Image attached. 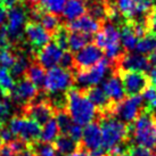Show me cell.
Listing matches in <instances>:
<instances>
[{"mask_svg":"<svg viewBox=\"0 0 156 156\" xmlns=\"http://www.w3.org/2000/svg\"><path fill=\"white\" fill-rule=\"evenodd\" d=\"M42 0H26V2L31 6H35V5H38L39 2H41Z\"/></svg>","mask_w":156,"mask_h":156,"instance_id":"cell-50","label":"cell"},{"mask_svg":"<svg viewBox=\"0 0 156 156\" xmlns=\"http://www.w3.org/2000/svg\"><path fill=\"white\" fill-rule=\"evenodd\" d=\"M24 34L29 44H31L32 47L33 55H35L41 48H44L46 44H49V40L51 38V34L46 29H44L40 23L33 22V21L26 23Z\"/></svg>","mask_w":156,"mask_h":156,"instance_id":"cell-13","label":"cell"},{"mask_svg":"<svg viewBox=\"0 0 156 156\" xmlns=\"http://www.w3.org/2000/svg\"><path fill=\"white\" fill-rule=\"evenodd\" d=\"M26 12L21 6H16L9 9L7 13V26L6 30L8 33L9 40L13 42H20L24 34L26 25Z\"/></svg>","mask_w":156,"mask_h":156,"instance_id":"cell-11","label":"cell"},{"mask_svg":"<svg viewBox=\"0 0 156 156\" xmlns=\"http://www.w3.org/2000/svg\"><path fill=\"white\" fill-rule=\"evenodd\" d=\"M14 136L13 132L10 131L8 126H0V139H1V141H5V143H12L14 139Z\"/></svg>","mask_w":156,"mask_h":156,"instance_id":"cell-42","label":"cell"},{"mask_svg":"<svg viewBox=\"0 0 156 156\" xmlns=\"http://www.w3.org/2000/svg\"><path fill=\"white\" fill-rule=\"evenodd\" d=\"M103 49L96 44H89L74 55V67L78 71L90 69L98 64L103 59Z\"/></svg>","mask_w":156,"mask_h":156,"instance_id":"cell-14","label":"cell"},{"mask_svg":"<svg viewBox=\"0 0 156 156\" xmlns=\"http://www.w3.org/2000/svg\"><path fill=\"white\" fill-rule=\"evenodd\" d=\"M37 22L40 23L44 29L52 34L55 33L59 27H61V20L58 17V15H55V14L48 13V12H44V9L41 10L39 17L37 20Z\"/></svg>","mask_w":156,"mask_h":156,"instance_id":"cell-25","label":"cell"},{"mask_svg":"<svg viewBox=\"0 0 156 156\" xmlns=\"http://www.w3.org/2000/svg\"><path fill=\"white\" fill-rule=\"evenodd\" d=\"M16 156H37V155H35V153L33 152V151L30 148V146H29V147L26 148V149H24L23 152L17 153Z\"/></svg>","mask_w":156,"mask_h":156,"instance_id":"cell-47","label":"cell"},{"mask_svg":"<svg viewBox=\"0 0 156 156\" xmlns=\"http://www.w3.org/2000/svg\"><path fill=\"white\" fill-rule=\"evenodd\" d=\"M130 140L132 139L137 146L156 149V116L155 114L144 108L139 116L129 124Z\"/></svg>","mask_w":156,"mask_h":156,"instance_id":"cell-3","label":"cell"},{"mask_svg":"<svg viewBox=\"0 0 156 156\" xmlns=\"http://www.w3.org/2000/svg\"><path fill=\"white\" fill-rule=\"evenodd\" d=\"M23 115L33 120L40 126H44L55 116V112L47 100L42 98L40 100H33L31 104L23 107Z\"/></svg>","mask_w":156,"mask_h":156,"instance_id":"cell-12","label":"cell"},{"mask_svg":"<svg viewBox=\"0 0 156 156\" xmlns=\"http://www.w3.org/2000/svg\"><path fill=\"white\" fill-rule=\"evenodd\" d=\"M0 156H16V153L10 146V144H6L0 148Z\"/></svg>","mask_w":156,"mask_h":156,"instance_id":"cell-43","label":"cell"},{"mask_svg":"<svg viewBox=\"0 0 156 156\" xmlns=\"http://www.w3.org/2000/svg\"><path fill=\"white\" fill-rule=\"evenodd\" d=\"M90 35L81 33V32H69V49L71 51L78 52L89 44Z\"/></svg>","mask_w":156,"mask_h":156,"instance_id":"cell-27","label":"cell"},{"mask_svg":"<svg viewBox=\"0 0 156 156\" xmlns=\"http://www.w3.org/2000/svg\"><path fill=\"white\" fill-rule=\"evenodd\" d=\"M146 24L148 27V32L156 35V7H154L146 18Z\"/></svg>","mask_w":156,"mask_h":156,"instance_id":"cell-41","label":"cell"},{"mask_svg":"<svg viewBox=\"0 0 156 156\" xmlns=\"http://www.w3.org/2000/svg\"><path fill=\"white\" fill-rule=\"evenodd\" d=\"M67 156H91V154L81 147L80 149H78L76 152L72 153V154H69V155H67Z\"/></svg>","mask_w":156,"mask_h":156,"instance_id":"cell-45","label":"cell"},{"mask_svg":"<svg viewBox=\"0 0 156 156\" xmlns=\"http://www.w3.org/2000/svg\"><path fill=\"white\" fill-rule=\"evenodd\" d=\"M87 12V2L84 0H67L65 8L63 10V16L69 21H74L81 17Z\"/></svg>","mask_w":156,"mask_h":156,"instance_id":"cell-22","label":"cell"},{"mask_svg":"<svg viewBox=\"0 0 156 156\" xmlns=\"http://www.w3.org/2000/svg\"><path fill=\"white\" fill-rule=\"evenodd\" d=\"M112 66H114V63L107 58H103L98 64L90 69L78 71V73L74 75V82L78 84L79 89L81 90L96 87L104 80Z\"/></svg>","mask_w":156,"mask_h":156,"instance_id":"cell-6","label":"cell"},{"mask_svg":"<svg viewBox=\"0 0 156 156\" xmlns=\"http://www.w3.org/2000/svg\"><path fill=\"white\" fill-rule=\"evenodd\" d=\"M56 121L58 123L59 130H61L62 134H66L69 132V128L73 126V120L69 116V114L67 111H62V112L56 113Z\"/></svg>","mask_w":156,"mask_h":156,"instance_id":"cell-35","label":"cell"},{"mask_svg":"<svg viewBox=\"0 0 156 156\" xmlns=\"http://www.w3.org/2000/svg\"><path fill=\"white\" fill-rule=\"evenodd\" d=\"M63 52L64 51L55 42H51V44H46L44 48H41L34 56L37 58V62L44 69H50L52 67H56L59 64Z\"/></svg>","mask_w":156,"mask_h":156,"instance_id":"cell-18","label":"cell"},{"mask_svg":"<svg viewBox=\"0 0 156 156\" xmlns=\"http://www.w3.org/2000/svg\"><path fill=\"white\" fill-rule=\"evenodd\" d=\"M15 87L14 76L7 69L0 67V89L2 90L5 96L10 95Z\"/></svg>","mask_w":156,"mask_h":156,"instance_id":"cell-30","label":"cell"},{"mask_svg":"<svg viewBox=\"0 0 156 156\" xmlns=\"http://www.w3.org/2000/svg\"><path fill=\"white\" fill-rule=\"evenodd\" d=\"M0 1L2 2V5H4L6 8L12 9V8H14V7L18 6V2H20L21 0H0Z\"/></svg>","mask_w":156,"mask_h":156,"instance_id":"cell-44","label":"cell"},{"mask_svg":"<svg viewBox=\"0 0 156 156\" xmlns=\"http://www.w3.org/2000/svg\"><path fill=\"white\" fill-rule=\"evenodd\" d=\"M155 87H156V84H155Z\"/></svg>","mask_w":156,"mask_h":156,"instance_id":"cell-54","label":"cell"},{"mask_svg":"<svg viewBox=\"0 0 156 156\" xmlns=\"http://www.w3.org/2000/svg\"><path fill=\"white\" fill-rule=\"evenodd\" d=\"M69 32H81L84 34L91 35L97 33L101 29V23L96 21L90 15H83L81 17L71 21L66 24Z\"/></svg>","mask_w":156,"mask_h":156,"instance_id":"cell-19","label":"cell"},{"mask_svg":"<svg viewBox=\"0 0 156 156\" xmlns=\"http://www.w3.org/2000/svg\"><path fill=\"white\" fill-rule=\"evenodd\" d=\"M67 0H42L40 2V7L44 9V12L55 14H62L65 8V5Z\"/></svg>","mask_w":156,"mask_h":156,"instance_id":"cell-32","label":"cell"},{"mask_svg":"<svg viewBox=\"0 0 156 156\" xmlns=\"http://www.w3.org/2000/svg\"><path fill=\"white\" fill-rule=\"evenodd\" d=\"M2 147V146H1V139H0V148Z\"/></svg>","mask_w":156,"mask_h":156,"instance_id":"cell-53","label":"cell"},{"mask_svg":"<svg viewBox=\"0 0 156 156\" xmlns=\"http://www.w3.org/2000/svg\"><path fill=\"white\" fill-rule=\"evenodd\" d=\"M16 61V56L9 48H0V67L12 69Z\"/></svg>","mask_w":156,"mask_h":156,"instance_id":"cell-36","label":"cell"},{"mask_svg":"<svg viewBox=\"0 0 156 156\" xmlns=\"http://www.w3.org/2000/svg\"><path fill=\"white\" fill-rule=\"evenodd\" d=\"M8 128L15 137H18L27 145L37 143L41 136L40 124L24 115H16L10 119Z\"/></svg>","mask_w":156,"mask_h":156,"instance_id":"cell-7","label":"cell"},{"mask_svg":"<svg viewBox=\"0 0 156 156\" xmlns=\"http://www.w3.org/2000/svg\"><path fill=\"white\" fill-rule=\"evenodd\" d=\"M115 69L132 71V72H146L149 71V59L145 55L134 52H123L122 56L114 63ZM114 69V71H115Z\"/></svg>","mask_w":156,"mask_h":156,"instance_id":"cell-15","label":"cell"},{"mask_svg":"<svg viewBox=\"0 0 156 156\" xmlns=\"http://www.w3.org/2000/svg\"><path fill=\"white\" fill-rule=\"evenodd\" d=\"M67 113L74 123L79 126H88L98 115L95 105L87 97L86 92L79 88H71L67 92Z\"/></svg>","mask_w":156,"mask_h":156,"instance_id":"cell-1","label":"cell"},{"mask_svg":"<svg viewBox=\"0 0 156 156\" xmlns=\"http://www.w3.org/2000/svg\"><path fill=\"white\" fill-rule=\"evenodd\" d=\"M74 83V75L69 69L52 67L47 72L44 90L47 94H64L69 91Z\"/></svg>","mask_w":156,"mask_h":156,"instance_id":"cell-8","label":"cell"},{"mask_svg":"<svg viewBox=\"0 0 156 156\" xmlns=\"http://www.w3.org/2000/svg\"><path fill=\"white\" fill-rule=\"evenodd\" d=\"M137 51L141 55H152L153 52L156 50V35L152 34V33H148L144 38L138 41L137 44Z\"/></svg>","mask_w":156,"mask_h":156,"instance_id":"cell-29","label":"cell"},{"mask_svg":"<svg viewBox=\"0 0 156 156\" xmlns=\"http://www.w3.org/2000/svg\"><path fill=\"white\" fill-rule=\"evenodd\" d=\"M4 92H2V90H1V89H0V97H4Z\"/></svg>","mask_w":156,"mask_h":156,"instance_id":"cell-52","label":"cell"},{"mask_svg":"<svg viewBox=\"0 0 156 156\" xmlns=\"http://www.w3.org/2000/svg\"><path fill=\"white\" fill-rule=\"evenodd\" d=\"M66 134H67L69 137H71L73 140H75L76 143L81 144V139H82V136H83L82 126L76 124V123H73V126L69 128V132H67Z\"/></svg>","mask_w":156,"mask_h":156,"instance_id":"cell-40","label":"cell"},{"mask_svg":"<svg viewBox=\"0 0 156 156\" xmlns=\"http://www.w3.org/2000/svg\"><path fill=\"white\" fill-rule=\"evenodd\" d=\"M105 1H106V0H105Z\"/></svg>","mask_w":156,"mask_h":156,"instance_id":"cell-55","label":"cell"},{"mask_svg":"<svg viewBox=\"0 0 156 156\" xmlns=\"http://www.w3.org/2000/svg\"><path fill=\"white\" fill-rule=\"evenodd\" d=\"M38 94H39V89L29 79L22 78L15 84L10 96L15 104L25 107L38 97Z\"/></svg>","mask_w":156,"mask_h":156,"instance_id":"cell-16","label":"cell"},{"mask_svg":"<svg viewBox=\"0 0 156 156\" xmlns=\"http://www.w3.org/2000/svg\"><path fill=\"white\" fill-rule=\"evenodd\" d=\"M115 72L119 74L123 84L124 92L129 97L139 96L140 94H143L151 82L148 75H146V73L144 72H132V71H121V69H115Z\"/></svg>","mask_w":156,"mask_h":156,"instance_id":"cell-10","label":"cell"},{"mask_svg":"<svg viewBox=\"0 0 156 156\" xmlns=\"http://www.w3.org/2000/svg\"><path fill=\"white\" fill-rule=\"evenodd\" d=\"M81 147L92 154L94 152L103 148L101 129L98 121L91 122L83 129V136L81 139Z\"/></svg>","mask_w":156,"mask_h":156,"instance_id":"cell-17","label":"cell"},{"mask_svg":"<svg viewBox=\"0 0 156 156\" xmlns=\"http://www.w3.org/2000/svg\"><path fill=\"white\" fill-rule=\"evenodd\" d=\"M59 126L57 123L56 119L54 117L50 121L46 123L44 128L41 129V136H40V140L41 143L44 144H52L56 141V139L59 137Z\"/></svg>","mask_w":156,"mask_h":156,"instance_id":"cell-26","label":"cell"},{"mask_svg":"<svg viewBox=\"0 0 156 156\" xmlns=\"http://www.w3.org/2000/svg\"><path fill=\"white\" fill-rule=\"evenodd\" d=\"M143 97L140 96L128 97L113 106L111 115L124 123L131 124L139 116V114L143 112Z\"/></svg>","mask_w":156,"mask_h":156,"instance_id":"cell-9","label":"cell"},{"mask_svg":"<svg viewBox=\"0 0 156 156\" xmlns=\"http://www.w3.org/2000/svg\"><path fill=\"white\" fill-rule=\"evenodd\" d=\"M30 148L35 153L37 156H57V152L51 144H44V143H37L29 145Z\"/></svg>","mask_w":156,"mask_h":156,"instance_id":"cell-33","label":"cell"},{"mask_svg":"<svg viewBox=\"0 0 156 156\" xmlns=\"http://www.w3.org/2000/svg\"><path fill=\"white\" fill-rule=\"evenodd\" d=\"M69 31L65 26H61L58 30L52 33L54 35V42L61 48L62 50H66L69 48Z\"/></svg>","mask_w":156,"mask_h":156,"instance_id":"cell-34","label":"cell"},{"mask_svg":"<svg viewBox=\"0 0 156 156\" xmlns=\"http://www.w3.org/2000/svg\"><path fill=\"white\" fill-rule=\"evenodd\" d=\"M113 4L126 22L146 21L154 9L153 0H114Z\"/></svg>","mask_w":156,"mask_h":156,"instance_id":"cell-5","label":"cell"},{"mask_svg":"<svg viewBox=\"0 0 156 156\" xmlns=\"http://www.w3.org/2000/svg\"><path fill=\"white\" fill-rule=\"evenodd\" d=\"M54 148L58 154H61L63 156H67L72 153L76 152L78 149L81 148V144L76 143L75 140L69 137L67 134H61L58 138L56 139V141L54 143Z\"/></svg>","mask_w":156,"mask_h":156,"instance_id":"cell-21","label":"cell"},{"mask_svg":"<svg viewBox=\"0 0 156 156\" xmlns=\"http://www.w3.org/2000/svg\"><path fill=\"white\" fill-rule=\"evenodd\" d=\"M149 74H148V78L151 80V82H153V84H156V67H151L149 69Z\"/></svg>","mask_w":156,"mask_h":156,"instance_id":"cell-46","label":"cell"},{"mask_svg":"<svg viewBox=\"0 0 156 156\" xmlns=\"http://www.w3.org/2000/svg\"><path fill=\"white\" fill-rule=\"evenodd\" d=\"M103 89H104L105 94L107 95L109 100L113 104L115 105L117 103H120L124 99V89H123V84L119 74L114 71L112 74V76H109L108 79H106L103 83Z\"/></svg>","mask_w":156,"mask_h":156,"instance_id":"cell-20","label":"cell"},{"mask_svg":"<svg viewBox=\"0 0 156 156\" xmlns=\"http://www.w3.org/2000/svg\"><path fill=\"white\" fill-rule=\"evenodd\" d=\"M12 112H13L12 103L5 99L0 100V126H4V123L10 116Z\"/></svg>","mask_w":156,"mask_h":156,"instance_id":"cell-37","label":"cell"},{"mask_svg":"<svg viewBox=\"0 0 156 156\" xmlns=\"http://www.w3.org/2000/svg\"><path fill=\"white\" fill-rule=\"evenodd\" d=\"M128 152L130 153L131 156H156L154 151L141 147V146H137V145H130Z\"/></svg>","mask_w":156,"mask_h":156,"instance_id":"cell-38","label":"cell"},{"mask_svg":"<svg viewBox=\"0 0 156 156\" xmlns=\"http://www.w3.org/2000/svg\"><path fill=\"white\" fill-rule=\"evenodd\" d=\"M6 21H7V12L4 8H0V27H2Z\"/></svg>","mask_w":156,"mask_h":156,"instance_id":"cell-48","label":"cell"},{"mask_svg":"<svg viewBox=\"0 0 156 156\" xmlns=\"http://www.w3.org/2000/svg\"><path fill=\"white\" fill-rule=\"evenodd\" d=\"M59 65L61 67L65 69H71L74 67V55L71 51H64L63 52V56L61 58L59 62Z\"/></svg>","mask_w":156,"mask_h":156,"instance_id":"cell-39","label":"cell"},{"mask_svg":"<svg viewBox=\"0 0 156 156\" xmlns=\"http://www.w3.org/2000/svg\"><path fill=\"white\" fill-rule=\"evenodd\" d=\"M121 156H131V154L129 152H126V153H124L123 155H121Z\"/></svg>","mask_w":156,"mask_h":156,"instance_id":"cell-51","label":"cell"},{"mask_svg":"<svg viewBox=\"0 0 156 156\" xmlns=\"http://www.w3.org/2000/svg\"><path fill=\"white\" fill-rule=\"evenodd\" d=\"M26 79H29L31 82L34 84L35 87L38 88H44V80H46V72L44 69L40 65L38 62L31 63L29 69L26 71Z\"/></svg>","mask_w":156,"mask_h":156,"instance_id":"cell-24","label":"cell"},{"mask_svg":"<svg viewBox=\"0 0 156 156\" xmlns=\"http://www.w3.org/2000/svg\"><path fill=\"white\" fill-rule=\"evenodd\" d=\"M98 123L101 129L103 148L106 152L121 145H129L130 129L126 123L112 115H99Z\"/></svg>","mask_w":156,"mask_h":156,"instance_id":"cell-2","label":"cell"},{"mask_svg":"<svg viewBox=\"0 0 156 156\" xmlns=\"http://www.w3.org/2000/svg\"><path fill=\"white\" fill-rule=\"evenodd\" d=\"M31 63H30V56L26 54H20L16 56V61L14 63L13 67H12V75L14 78L22 79L24 74H26V71L29 69Z\"/></svg>","mask_w":156,"mask_h":156,"instance_id":"cell-28","label":"cell"},{"mask_svg":"<svg viewBox=\"0 0 156 156\" xmlns=\"http://www.w3.org/2000/svg\"><path fill=\"white\" fill-rule=\"evenodd\" d=\"M143 100L145 101V107L144 108L148 112L155 114L156 112V87L148 86L143 92Z\"/></svg>","mask_w":156,"mask_h":156,"instance_id":"cell-31","label":"cell"},{"mask_svg":"<svg viewBox=\"0 0 156 156\" xmlns=\"http://www.w3.org/2000/svg\"><path fill=\"white\" fill-rule=\"evenodd\" d=\"M95 44L104 50L107 59L113 63H115L123 54L121 33L113 23H104L101 25V29L95 37Z\"/></svg>","mask_w":156,"mask_h":156,"instance_id":"cell-4","label":"cell"},{"mask_svg":"<svg viewBox=\"0 0 156 156\" xmlns=\"http://www.w3.org/2000/svg\"><path fill=\"white\" fill-rule=\"evenodd\" d=\"M149 64H151V67H156V50L153 52L152 55H149Z\"/></svg>","mask_w":156,"mask_h":156,"instance_id":"cell-49","label":"cell"},{"mask_svg":"<svg viewBox=\"0 0 156 156\" xmlns=\"http://www.w3.org/2000/svg\"><path fill=\"white\" fill-rule=\"evenodd\" d=\"M121 44L122 47L126 49V51H131L134 50L137 44H138V38L134 34L132 26H131L130 22H126L124 24H122L121 27Z\"/></svg>","mask_w":156,"mask_h":156,"instance_id":"cell-23","label":"cell"}]
</instances>
